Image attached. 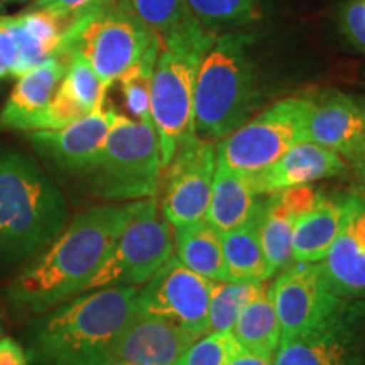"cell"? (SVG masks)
<instances>
[{
  "label": "cell",
  "mask_w": 365,
  "mask_h": 365,
  "mask_svg": "<svg viewBox=\"0 0 365 365\" xmlns=\"http://www.w3.org/2000/svg\"><path fill=\"white\" fill-rule=\"evenodd\" d=\"M346 161L350 163L355 176H357V180L362 182V186L365 188V137L362 139V143L355 148L352 156L346 159Z\"/></svg>",
  "instance_id": "37"
},
{
  "label": "cell",
  "mask_w": 365,
  "mask_h": 365,
  "mask_svg": "<svg viewBox=\"0 0 365 365\" xmlns=\"http://www.w3.org/2000/svg\"><path fill=\"white\" fill-rule=\"evenodd\" d=\"M215 282L205 279L178 259H168L137 291L135 313L156 318L202 336L208 331V309Z\"/></svg>",
  "instance_id": "10"
},
{
  "label": "cell",
  "mask_w": 365,
  "mask_h": 365,
  "mask_svg": "<svg viewBox=\"0 0 365 365\" xmlns=\"http://www.w3.org/2000/svg\"><path fill=\"white\" fill-rule=\"evenodd\" d=\"M7 2H9V0H0V7H2L4 4H7Z\"/></svg>",
  "instance_id": "40"
},
{
  "label": "cell",
  "mask_w": 365,
  "mask_h": 365,
  "mask_svg": "<svg viewBox=\"0 0 365 365\" xmlns=\"http://www.w3.org/2000/svg\"><path fill=\"white\" fill-rule=\"evenodd\" d=\"M239 352L230 330L205 333L173 365H227Z\"/></svg>",
  "instance_id": "31"
},
{
  "label": "cell",
  "mask_w": 365,
  "mask_h": 365,
  "mask_svg": "<svg viewBox=\"0 0 365 365\" xmlns=\"http://www.w3.org/2000/svg\"><path fill=\"white\" fill-rule=\"evenodd\" d=\"M309 102L303 140L330 149L346 161L365 137V97L328 88Z\"/></svg>",
  "instance_id": "15"
},
{
  "label": "cell",
  "mask_w": 365,
  "mask_h": 365,
  "mask_svg": "<svg viewBox=\"0 0 365 365\" xmlns=\"http://www.w3.org/2000/svg\"><path fill=\"white\" fill-rule=\"evenodd\" d=\"M322 264L328 286L336 296L365 298V196H346L340 230Z\"/></svg>",
  "instance_id": "16"
},
{
  "label": "cell",
  "mask_w": 365,
  "mask_h": 365,
  "mask_svg": "<svg viewBox=\"0 0 365 365\" xmlns=\"http://www.w3.org/2000/svg\"><path fill=\"white\" fill-rule=\"evenodd\" d=\"M68 225L61 190L34 159L0 150V272L31 261Z\"/></svg>",
  "instance_id": "3"
},
{
  "label": "cell",
  "mask_w": 365,
  "mask_h": 365,
  "mask_svg": "<svg viewBox=\"0 0 365 365\" xmlns=\"http://www.w3.org/2000/svg\"><path fill=\"white\" fill-rule=\"evenodd\" d=\"M97 2H100V0H46L44 4H41L38 7L71 19V17L78 16L81 11H85V9H88Z\"/></svg>",
  "instance_id": "35"
},
{
  "label": "cell",
  "mask_w": 365,
  "mask_h": 365,
  "mask_svg": "<svg viewBox=\"0 0 365 365\" xmlns=\"http://www.w3.org/2000/svg\"><path fill=\"white\" fill-rule=\"evenodd\" d=\"M130 212L132 202L107 203L68 222L61 234L14 277L7 289L12 307L44 314L83 294L129 222Z\"/></svg>",
  "instance_id": "1"
},
{
  "label": "cell",
  "mask_w": 365,
  "mask_h": 365,
  "mask_svg": "<svg viewBox=\"0 0 365 365\" xmlns=\"http://www.w3.org/2000/svg\"><path fill=\"white\" fill-rule=\"evenodd\" d=\"M266 196L257 195L247 175H242L217 159L207 220L218 234L234 230L262 208Z\"/></svg>",
  "instance_id": "20"
},
{
  "label": "cell",
  "mask_w": 365,
  "mask_h": 365,
  "mask_svg": "<svg viewBox=\"0 0 365 365\" xmlns=\"http://www.w3.org/2000/svg\"><path fill=\"white\" fill-rule=\"evenodd\" d=\"M339 26L345 39L365 53V0H345L339 14Z\"/></svg>",
  "instance_id": "33"
},
{
  "label": "cell",
  "mask_w": 365,
  "mask_h": 365,
  "mask_svg": "<svg viewBox=\"0 0 365 365\" xmlns=\"http://www.w3.org/2000/svg\"><path fill=\"white\" fill-rule=\"evenodd\" d=\"M298 222L293 213L282 203L279 191L266 195L259 222V234L266 261L271 276L286 269L291 261V249H293V232Z\"/></svg>",
  "instance_id": "25"
},
{
  "label": "cell",
  "mask_w": 365,
  "mask_h": 365,
  "mask_svg": "<svg viewBox=\"0 0 365 365\" xmlns=\"http://www.w3.org/2000/svg\"><path fill=\"white\" fill-rule=\"evenodd\" d=\"M140 22L159 39L166 41L195 19L185 0H124Z\"/></svg>",
  "instance_id": "28"
},
{
  "label": "cell",
  "mask_w": 365,
  "mask_h": 365,
  "mask_svg": "<svg viewBox=\"0 0 365 365\" xmlns=\"http://www.w3.org/2000/svg\"><path fill=\"white\" fill-rule=\"evenodd\" d=\"M88 110L81 105L75 95L66 88L65 85H59V88L54 93L46 107L34 117L22 125L21 132H33V130H56L63 127L73 124V122L80 120L81 117L88 115Z\"/></svg>",
  "instance_id": "30"
},
{
  "label": "cell",
  "mask_w": 365,
  "mask_h": 365,
  "mask_svg": "<svg viewBox=\"0 0 365 365\" xmlns=\"http://www.w3.org/2000/svg\"><path fill=\"white\" fill-rule=\"evenodd\" d=\"M240 352L271 360L281 341V325L272 303V287L247 304L230 328Z\"/></svg>",
  "instance_id": "23"
},
{
  "label": "cell",
  "mask_w": 365,
  "mask_h": 365,
  "mask_svg": "<svg viewBox=\"0 0 365 365\" xmlns=\"http://www.w3.org/2000/svg\"><path fill=\"white\" fill-rule=\"evenodd\" d=\"M0 365H29L26 350L11 336L0 335Z\"/></svg>",
  "instance_id": "36"
},
{
  "label": "cell",
  "mask_w": 365,
  "mask_h": 365,
  "mask_svg": "<svg viewBox=\"0 0 365 365\" xmlns=\"http://www.w3.org/2000/svg\"><path fill=\"white\" fill-rule=\"evenodd\" d=\"M266 281L215 282L208 309V331H228L247 304L266 293Z\"/></svg>",
  "instance_id": "27"
},
{
  "label": "cell",
  "mask_w": 365,
  "mask_h": 365,
  "mask_svg": "<svg viewBox=\"0 0 365 365\" xmlns=\"http://www.w3.org/2000/svg\"><path fill=\"white\" fill-rule=\"evenodd\" d=\"M281 340L312 330L346 303L328 286L322 262H293L271 284Z\"/></svg>",
  "instance_id": "13"
},
{
  "label": "cell",
  "mask_w": 365,
  "mask_h": 365,
  "mask_svg": "<svg viewBox=\"0 0 365 365\" xmlns=\"http://www.w3.org/2000/svg\"><path fill=\"white\" fill-rule=\"evenodd\" d=\"M365 336V298L346 299L312 330L281 340L274 365H360Z\"/></svg>",
  "instance_id": "12"
},
{
  "label": "cell",
  "mask_w": 365,
  "mask_h": 365,
  "mask_svg": "<svg viewBox=\"0 0 365 365\" xmlns=\"http://www.w3.org/2000/svg\"><path fill=\"white\" fill-rule=\"evenodd\" d=\"M21 2H33L34 4L33 7H38V6H41V4H44L46 0H21Z\"/></svg>",
  "instance_id": "39"
},
{
  "label": "cell",
  "mask_w": 365,
  "mask_h": 365,
  "mask_svg": "<svg viewBox=\"0 0 365 365\" xmlns=\"http://www.w3.org/2000/svg\"><path fill=\"white\" fill-rule=\"evenodd\" d=\"M175 257L205 279L227 282L222 237L207 220L175 230Z\"/></svg>",
  "instance_id": "22"
},
{
  "label": "cell",
  "mask_w": 365,
  "mask_h": 365,
  "mask_svg": "<svg viewBox=\"0 0 365 365\" xmlns=\"http://www.w3.org/2000/svg\"><path fill=\"white\" fill-rule=\"evenodd\" d=\"M115 117L117 110L105 100L88 115L63 129L26 132V137L36 153L51 163L58 171L85 176L97 161Z\"/></svg>",
  "instance_id": "14"
},
{
  "label": "cell",
  "mask_w": 365,
  "mask_h": 365,
  "mask_svg": "<svg viewBox=\"0 0 365 365\" xmlns=\"http://www.w3.org/2000/svg\"><path fill=\"white\" fill-rule=\"evenodd\" d=\"M349 193L325 191L322 198L296 222L293 232V262H322L339 234Z\"/></svg>",
  "instance_id": "21"
},
{
  "label": "cell",
  "mask_w": 365,
  "mask_h": 365,
  "mask_svg": "<svg viewBox=\"0 0 365 365\" xmlns=\"http://www.w3.org/2000/svg\"><path fill=\"white\" fill-rule=\"evenodd\" d=\"M227 365H271V360H266L257 355L239 352Z\"/></svg>",
  "instance_id": "38"
},
{
  "label": "cell",
  "mask_w": 365,
  "mask_h": 365,
  "mask_svg": "<svg viewBox=\"0 0 365 365\" xmlns=\"http://www.w3.org/2000/svg\"><path fill=\"white\" fill-rule=\"evenodd\" d=\"M309 107L312 102L307 97L277 100L225 139L218 140L217 159L242 175L264 170L303 140Z\"/></svg>",
  "instance_id": "9"
},
{
  "label": "cell",
  "mask_w": 365,
  "mask_h": 365,
  "mask_svg": "<svg viewBox=\"0 0 365 365\" xmlns=\"http://www.w3.org/2000/svg\"><path fill=\"white\" fill-rule=\"evenodd\" d=\"M244 31L217 36L196 73L193 124L196 135L222 140L252 117L261 100Z\"/></svg>",
  "instance_id": "4"
},
{
  "label": "cell",
  "mask_w": 365,
  "mask_h": 365,
  "mask_svg": "<svg viewBox=\"0 0 365 365\" xmlns=\"http://www.w3.org/2000/svg\"><path fill=\"white\" fill-rule=\"evenodd\" d=\"M70 56L46 59L17 78L11 97L0 112V129L22 130V125L51 102L68 70Z\"/></svg>",
  "instance_id": "19"
},
{
  "label": "cell",
  "mask_w": 365,
  "mask_h": 365,
  "mask_svg": "<svg viewBox=\"0 0 365 365\" xmlns=\"http://www.w3.org/2000/svg\"><path fill=\"white\" fill-rule=\"evenodd\" d=\"M137 287H100L41 314L31 331L34 365H97L134 318Z\"/></svg>",
  "instance_id": "2"
},
{
  "label": "cell",
  "mask_w": 365,
  "mask_h": 365,
  "mask_svg": "<svg viewBox=\"0 0 365 365\" xmlns=\"http://www.w3.org/2000/svg\"><path fill=\"white\" fill-rule=\"evenodd\" d=\"M196 339L173 323L135 317L97 365H173Z\"/></svg>",
  "instance_id": "17"
},
{
  "label": "cell",
  "mask_w": 365,
  "mask_h": 365,
  "mask_svg": "<svg viewBox=\"0 0 365 365\" xmlns=\"http://www.w3.org/2000/svg\"><path fill=\"white\" fill-rule=\"evenodd\" d=\"M159 51H161V43L158 41L144 54V58L118 80V83L122 85V91H124L125 105L132 115L135 117V120L150 125H153V118H150V81H153V73Z\"/></svg>",
  "instance_id": "29"
},
{
  "label": "cell",
  "mask_w": 365,
  "mask_h": 365,
  "mask_svg": "<svg viewBox=\"0 0 365 365\" xmlns=\"http://www.w3.org/2000/svg\"><path fill=\"white\" fill-rule=\"evenodd\" d=\"M0 335H2V327H0Z\"/></svg>",
  "instance_id": "42"
},
{
  "label": "cell",
  "mask_w": 365,
  "mask_h": 365,
  "mask_svg": "<svg viewBox=\"0 0 365 365\" xmlns=\"http://www.w3.org/2000/svg\"><path fill=\"white\" fill-rule=\"evenodd\" d=\"M350 173V166L340 154L322 145L301 140L286 150L264 170L247 175L250 185L257 195H271L293 186L344 178Z\"/></svg>",
  "instance_id": "18"
},
{
  "label": "cell",
  "mask_w": 365,
  "mask_h": 365,
  "mask_svg": "<svg viewBox=\"0 0 365 365\" xmlns=\"http://www.w3.org/2000/svg\"><path fill=\"white\" fill-rule=\"evenodd\" d=\"M68 56H70V63H68V70L61 83L75 95V98L86 110L93 112L107 100L108 90L83 58L78 54H68Z\"/></svg>",
  "instance_id": "32"
},
{
  "label": "cell",
  "mask_w": 365,
  "mask_h": 365,
  "mask_svg": "<svg viewBox=\"0 0 365 365\" xmlns=\"http://www.w3.org/2000/svg\"><path fill=\"white\" fill-rule=\"evenodd\" d=\"M261 212L262 208L244 225L220 234L228 281H267L272 277L259 234Z\"/></svg>",
  "instance_id": "24"
},
{
  "label": "cell",
  "mask_w": 365,
  "mask_h": 365,
  "mask_svg": "<svg viewBox=\"0 0 365 365\" xmlns=\"http://www.w3.org/2000/svg\"><path fill=\"white\" fill-rule=\"evenodd\" d=\"M83 178L90 193L103 202L158 196L163 166L154 127L117 113L97 161Z\"/></svg>",
  "instance_id": "7"
},
{
  "label": "cell",
  "mask_w": 365,
  "mask_h": 365,
  "mask_svg": "<svg viewBox=\"0 0 365 365\" xmlns=\"http://www.w3.org/2000/svg\"><path fill=\"white\" fill-rule=\"evenodd\" d=\"M217 36L193 19L161 43L150 81V118L163 170L178 148L195 135L193 91L200 63Z\"/></svg>",
  "instance_id": "5"
},
{
  "label": "cell",
  "mask_w": 365,
  "mask_h": 365,
  "mask_svg": "<svg viewBox=\"0 0 365 365\" xmlns=\"http://www.w3.org/2000/svg\"><path fill=\"white\" fill-rule=\"evenodd\" d=\"M0 78H4V75H2V71H0Z\"/></svg>",
  "instance_id": "41"
},
{
  "label": "cell",
  "mask_w": 365,
  "mask_h": 365,
  "mask_svg": "<svg viewBox=\"0 0 365 365\" xmlns=\"http://www.w3.org/2000/svg\"><path fill=\"white\" fill-rule=\"evenodd\" d=\"M217 143L191 135L163 170L159 207L175 228L205 220L217 166Z\"/></svg>",
  "instance_id": "11"
},
{
  "label": "cell",
  "mask_w": 365,
  "mask_h": 365,
  "mask_svg": "<svg viewBox=\"0 0 365 365\" xmlns=\"http://www.w3.org/2000/svg\"><path fill=\"white\" fill-rule=\"evenodd\" d=\"M191 16L208 33L220 36L261 19V0H185Z\"/></svg>",
  "instance_id": "26"
},
{
  "label": "cell",
  "mask_w": 365,
  "mask_h": 365,
  "mask_svg": "<svg viewBox=\"0 0 365 365\" xmlns=\"http://www.w3.org/2000/svg\"><path fill=\"white\" fill-rule=\"evenodd\" d=\"M173 254L175 232L163 215L158 196L132 202L129 222L85 293L100 287L144 284Z\"/></svg>",
  "instance_id": "8"
},
{
  "label": "cell",
  "mask_w": 365,
  "mask_h": 365,
  "mask_svg": "<svg viewBox=\"0 0 365 365\" xmlns=\"http://www.w3.org/2000/svg\"><path fill=\"white\" fill-rule=\"evenodd\" d=\"M158 41L124 0H100L71 17L61 54L83 58L108 90Z\"/></svg>",
  "instance_id": "6"
},
{
  "label": "cell",
  "mask_w": 365,
  "mask_h": 365,
  "mask_svg": "<svg viewBox=\"0 0 365 365\" xmlns=\"http://www.w3.org/2000/svg\"><path fill=\"white\" fill-rule=\"evenodd\" d=\"M17 61H19V48L14 38L7 17L0 16V71L4 76H14Z\"/></svg>",
  "instance_id": "34"
}]
</instances>
